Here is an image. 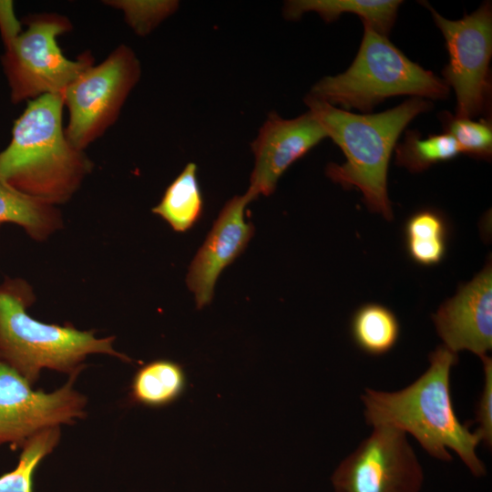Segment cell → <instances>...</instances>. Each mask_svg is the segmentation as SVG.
<instances>
[{"mask_svg": "<svg viewBox=\"0 0 492 492\" xmlns=\"http://www.w3.org/2000/svg\"><path fill=\"white\" fill-rule=\"evenodd\" d=\"M457 354L445 345L429 355L426 371L408 386L395 392L365 388L361 395L365 423L390 425L412 435L434 458L449 462L453 450L477 477L486 475L476 453L480 439L468 424L457 418L451 397L450 374Z\"/></svg>", "mask_w": 492, "mask_h": 492, "instance_id": "cell-1", "label": "cell"}, {"mask_svg": "<svg viewBox=\"0 0 492 492\" xmlns=\"http://www.w3.org/2000/svg\"><path fill=\"white\" fill-rule=\"evenodd\" d=\"M304 102L346 158L343 164H328L326 175L343 188L358 189L370 210L391 220L387 170L392 152L405 128L432 104L412 97L381 113L354 114L310 95Z\"/></svg>", "mask_w": 492, "mask_h": 492, "instance_id": "cell-2", "label": "cell"}, {"mask_svg": "<svg viewBox=\"0 0 492 492\" xmlns=\"http://www.w3.org/2000/svg\"><path fill=\"white\" fill-rule=\"evenodd\" d=\"M61 94L29 102L0 152V176L32 198L54 205L67 200L91 169V161L67 138Z\"/></svg>", "mask_w": 492, "mask_h": 492, "instance_id": "cell-3", "label": "cell"}, {"mask_svg": "<svg viewBox=\"0 0 492 492\" xmlns=\"http://www.w3.org/2000/svg\"><path fill=\"white\" fill-rule=\"evenodd\" d=\"M33 293L26 282L6 279L0 284V363L15 370L29 384L45 368L72 374L92 354H105L129 361L115 350L114 338H97L92 332L39 322L26 309Z\"/></svg>", "mask_w": 492, "mask_h": 492, "instance_id": "cell-4", "label": "cell"}, {"mask_svg": "<svg viewBox=\"0 0 492 492\" xmlns=\"http://www.w3.org/2000/svg\"><path fill=\"white\" fill-rule=\"evenodd\" d=\"M363 24V39L352 65L341 74L320 79L312 87L311 97L363 113L394 96L448 97L449 87L442 78L408 59L385 36Z\"/></svg>", "mask_w": 492, "mask_h": 492, "instance_id": "cell-5", "label": "cell"}, {"mask_svg": "<svg viewBox=\"0 0 492 492\" xmlns=\"http://www.w3.org/2000/svg\"><path fill=\"white\" fill-rule=\"evenodd\" d=\"M26 22L27 30L5 46L3 57L11 99L15 103L46 94H62L94 62L89 54L77 60L63 55L56 37L71 30L67 17L45 13L32 15Z\"/></svg>", "mask_w": 492, "mask_h": 492, "instance_id": "cell-6", "label": "cell"}, {"mask_svg": "<svg viewBox=\"0 0 492 492\" xmlns=\"http://www.w3.org/2000/svg\"><path fill=\"white\" fill-rule=\"evenodd\" d=\"M140 72L133 50L121 45L66 87L61 94L69 112L65 134L75 148L84 150L116 121Z\"/></svg>", "mask_w": 492, "mask_h": 492, "instance_id": "cell-7", "label": "cell"}, {"mask_svg": "<svg viewBox=\"0 0 492 492\" xmlns=\"http://www.w3.org/2000/svg\"><path fill=\"white\" fill-rule=\"evenodd\" d=\"M426 6L446 41L449 60L442 74L456 93V117L472 118L487 110L491 92V4L483 3L459 20L445 18Z\"/></svg>", "mask_w": 492, "mask_h": 492, "instance_id": "cell-8", "label": "cell"}, {"mask_svg": "<svg viewBox=\"0 0 492 492\" xmlns=\"http://www.w3.org/2000/svg\"><path fill=\"white\" fill-rule=\"evenodd\" d=\"M373 428L334 470V492H420L424 471L406 434L390 425Z\"/></svg>", "mask_w": 492, "mask_h": 492, "instance_id": "cell-9", "label": "cell"}, {"mask_svg": "<svg viewBox=\"0 0 492 492\" xmlns=\"http://www.w3.org/2000/svg\"><path fill=\"white\" fill-rule=\"evenodd\" d=\"M81 370L51 393L34 390L15 370L0 363V446L22 447L43 430L82 418L87 399L74 388Z\"/></svg>", "mask_w": 492, "mask_h": 492, "instance_id": "cell-10", "label": "cell"}, {"mask_svg": "<svg viewBox=\"0 0 492 492\" xmlns=\"http://www.w3.org/2000/svg\"><path fill=\"white\" fill-rule=\"evenodd\" d=\"M326 137L309 110L292 119L270 113L251 142L255 161L248 190L255 198L272 194L284 171Z\"/></svg>", "mask_w": 492, "mask_h": 492, "instance_id": "cell-11", "label": "cell"}, {"mask_svg": "<svg viewBox=\"0 0 492 492\" xmlns=\"http://www.w3.org/2000/svg\"><path fill=\"white\" fill-rule=\"evenodd\" d=\"M255 199L247 190L227 201L192 260L186 282L199 309L210 303L220 274L243 252L253 236L254 227L245 220L244 212Z\"/></svg>", "mask_w": 492, "mask_h": 492, "instance_id": "cell-12", "label": "cell"}, {"mask_svg": "<svg viewBox=\"0 0 492 492\" xmlns=\"http://www.w3.org/2000/svg\"><path fill=\"white\" fill-rule=\"evenodd\" d=\"M437 334L452 352L479 357L492 347V268L490 262L433 315Z\"/></svg>", "mask_w": 492, "mask_h": 492, "instance_id": "cell-13", "label": "cell"}, {"mask_svg": "<svg viewBox=\"0 0 492 492\" xmlns=\"http://www.w3.org/2000/svg\"><path fill=\"white\" fill-rule=\"evenodd\" d=\"M401 4L395 0H291L284 4L283 16L297 20L305 13L315 12L325 22H333L343 14H355L363 23L386 36Z\"/></svg>", "mask_w": 492, "mask_h": 492, "instance_id": "cell-14", "label": "cell"}, {"mask_svg": "<svg viewBox=\"0 0 492 492\" xmlns=\"http://www.w3.org/2000/svg\"><path fill=\"white\" fill-rule=\"evenodd\" d=\"M203 205L197 165L190 162L169 184L152 212L167 221L175 231L184 232L200 219Z\"/></svg>", "mask_w": 492, "mask_h": 492, "instance_id": "cell-15", "label": "cell"}, {"mask_svg": "<svg viewBox=\"0 0 492 492\" xmlns=\"http://www.w3.org/2000/svg\"><path fill=\"white\" fill-rule=\"evenodd\" d=\"M15 223L33 239L42 240L61 222L54 205L27 196L0 176V224Z\"/></svg>", "mask_w": 492, "mask_h": 492, "instance_id": "cell-16", "label": "cell"}, {"mask_svg": "<svg viewBox=\"0 0 492 492\" xmlns=\"http://www.w3.org/2000/svg\"><path fill=\"white\" fill-rule=\"evenodd\" d=\"M185 384V373L179 364L156 360L144 364L135 374L130 395L138 404L159 407L178 399Z\"/></svg>", "mask_w": 492, "mask_h": 492, "instance_id": "cell-17", "label": "cell"}, {"mask_svg": "<svg viewBox=\"0 0 492 492\" xmlns=\"http://www.w3.org/2000/svg\"><path fill=\"white\" fill-rule=\"evenodd\" d=\"M351 333L362 351L371 355H381L388 353L397 343L400 325L390 309L378 303H368L354 313Z\"/></svg>", "mask_w": 492, "mask_h": 492, "instance_id": "cell-18", "label": "cell"}, {"mask_svg": "<svg viewBox=\"0 0 492 492\" xmlns=\"http://www.w3.org/2000/svg\"><path fill=\"white\" fill-rule=\"evenodd\" d=\"M446 231L445 219L437 211L427 209L415 212L405 228L410 258L425 266L439 263L446 254Z\"/></svg>", "mask_w": 492, "mask_h": 492, "instance_id": "cell-19", "label": "cell"}, {"mask_svg": "<svg viewBox=\"0 0 492 492\" xmlns=\"http://www.w3.org/2000/svg\"><path fill=\"white\" fill-rule=\"evenodd\" d=\"M395 163L411 172H422L434 164L456 158L459 148L448 133L429 135L422 138L420 133L409 130L404 141L396 144Z\"/></svg>", "mask_w": 492, "mask_h": 492, "instance_id": "cell-20", "label": "cell"}, {"mask_svg": "<svg viewBox=\"0 0 492 492\" xmlns=\"http://www.w3.org/2000/svg\"><path fill=\"white\" fill-rule=\"evenodd\" d=\"M60 427L41 431L27 440L14 469L0 476V492H33V478L40 462L57 446Z\"/></svg>", "mask_w": 492, "mask_h": 492, "instance_id": "cell-21", "label": "cell"}, {"mask_svg": "<svg viewBox=\"0 0 492 492\" xmlns=\"http://www.w3.org/2000/svg\"><path fill=\"white\" fill-rule=\"evenodd\" d=\"M446 132L456 140L460 153L488 159L492 154V126L487 119L472 120L444 113Z\"/></svg>", "mask_w": 492, "mask_h": 492, "instance_id": "cell-22", "label": "cell"}, {"mask_svg": "<svg viewBox=\"0 0 492 492\" xmlns=\"http://www.w3.org/2000/svg\"><path fill=\"white\" fill-rule=\"evenodd\" d=\"M107 5L121 9L127 23L139 36L149 34L179 6L178 1H107Z\"/></svg>", "mask_w": 492, "mask_h": 492, "instance_id": "cell-23", "label": "cell"}, {"mask_svg": "<svg viewBox=\"0 0 492 492\" xmlns=\"http://www.w3.org/2000/svg\"><path fill=\"white\" fill-rule=\"evenodd\" d=\"M483 364L484 385L476 408L475 431L487 447L492 446V359L487 354L480 357Z\"/></svg>", "mask_w": 492, "mask_h": 492, "instance_id": "cell-24", "label": "cell"}, {"mask_svg": "<svg viewBox=\"0 0 492 492\" xmlns=\"http://www.w3.org/2000/svg\"><path fill=\"white\" fill-rule=\"evenodd\" d=\"M0 29L5 46L19 35V25L15 18L12 2L0 1Z\"/></svg>", "mask_w": 492, "mask_h": 492, "instance_id": "cell-25", "label": "cell"}, {"mask_svg": "<svg viewBox=\"0 0 492 492\" xmlns=\"http://www.w3.org/2000/svg\"><path fill=\"white\" fill-rule=\"evenodd\" d=\"M0 226H1V224H0Z\"/></svg>", "mask_w": 492, "mask_h": 492, "instance_id": "cell-26", "label": "cell"}]
</instances>
